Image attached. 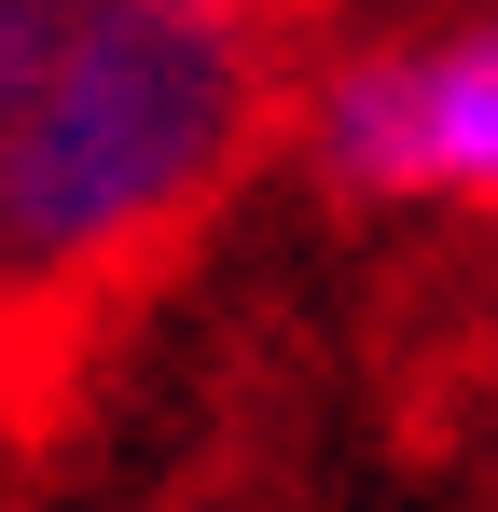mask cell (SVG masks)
<instances>
[{"mask_svg": "<svg viewBox=\"0 0 498 512\" xmlns=\"http://www.w3.org/2000/svg\"><path fill=\"white\" fill-rule=\"evenodd\" d=\"M291 153L360 222H498V0H415L291 70Z\"/></svg>", "mask_w": 498, "mask_h": 512, "instance_id": "obj_2", "label": "cell"}, {"mask_svg": "<svg viewBox=\"0 0 498 512\" xmlns=\"http://www.w3.org/2000/svg\"><path fill=\"white\" fill-rule=\"evenodd\" d=\"M277 0H0V277L83 305L249 167L277 111Z\"/></svg>", "mask_w": 498, "mask_h": 512, "instance_id": "obj_1", "label": "cell"}]
</instances>
